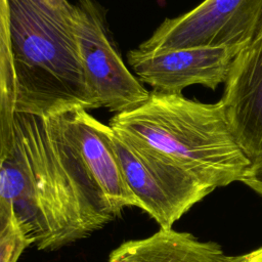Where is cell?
Instances as JSON below:
<instances>
[{"label":"cell","instance_id":"17","mask_svg":"<svg viewBox=\"0 0 262 262\" xmlns=\"http://www.w3.org/2000/svg\"><path fill=\"white\" fill-rule=\"evenodd\" d=\"M159 2H160L161 4H163V3H165V0H159Z\"/></svg>","mask_w":262,"mask_h":262},{"label":"cell","instance_id":"2","mask_svg":"<svg viewBox=\"0 0 262 262\" xmlns=\"http://www.w3.org/2000/svg\"><path fill=\"white\" fill-rule=\"evenodd\" d=\"M108 126L124 141L149 148L212 187L239 181L251 161L237 143L220 99L201 102L152 90Z\"/></svg>","mask_w":262,"mask_h":262},{"label":"cell","instance_id":"7","mask_svg":"<svg viewBox=\"0 0 262 262\" xmlns=\"http://www.w3.org/2000/svg\"><path fill=\"white\" fill-rule=\"evenodd\" d=\"M242 48L198 46L143 53L128 52V63L141 83L152 90L181 94L183 89L202 85L215 90L225 83L232 60Z\"/></svg>","mask_w":262,"mask_h":262},{"label":"cell","instance_id":"9","mask_svg":"<svg viewBox=\"0 0 262 262\" xmlns=\"http://www.w3.org/2000/svg\"><path fill=\"white\" fill-rule=\"evenodd\" d=\"M221 98L232 133L250 161L262 156V37L232 60Z\"/></svg>","mask_w":262,"mask_h":262},{"label":"cell","instance_id":"12","mask_svg":"<svg viewBox=\"0 0 262 262\" xmlns=\"http://www.w3.org/2000/svg\"><path fill=\"white\" fill-rule=\"evenodd\" d=\"M29 246L11 202L0 192V262H17Z\"/></svg>","mask_w":262,"mask_h":262},{"label":"cell","instance_id":"16","mask_svg":"<svg viewBox=\"0 0 262 262\" xmlns=\"http://www.w3.org/2000/svg\"><path fill=\"white\" fill-rule=\"evenodd\" d=\"M261 37H262V12H261V16H260V19H259V23H258V26H257V30H256V34H255L254 39H258V38H261Z\"/></svg>","mask_w":262,"mask_h":262},{"label":"cell","instance_id":"13","mask_svg":"<svg viewBox=\"0 0 262 262\" xmlns=\"http://www.w3.org/2000/svg\"><path fill=\"white\" fill-rule=\"evenodd\" d=\"M44 13L67 24H71L74 5L67 0H30Z\"/></svg>","mask_w":262,"mask_h":262},{"label":"cell","instance_id":"8","mask_svg":"<svg viewBox=\"0 0 262 262\" xmlns=\"http://www.w3.org/2000/svg\"><path fill=\"white\" fill-rule=\"evenodd\" d=\"M54 116L114 215H119L126 207H139L111 144L108 125L97 121L83 107H75Z\"/></svg>","mask_w":262,"mask_h":262},{"label":"cell","instance_id":"10","mask_svg":"<svg viewBox=\"0 0 262 262\" xmlns=\"http://www.w3.org/2000/svg\"><path fill=\"white\" fill-rule=\"evenodd\" d=\"M107 262H227V256L216 243L161 228L148 237L123 243Z\"/></svg>","mask_w":262,"mask_h":262},{"label":"cell","instance_id":"5","mask_svg":"<svg viewBox=\"0 0 262 262\" xmlns=\"http://www.w3.org/2000/svg\"><path fill=\"white\" fill-rule=\"evenodd\" d=\"M110 127V126H108ZM111 144L139 208L169 229L214 189L164 156L122 140L110 127Z\"/></svg>","mask_w":262,"mask_h":262},{"label":"cell","instance_id":"1","mask_svg":"<svg viewBox=\"0 0 262 262\" xmlns=\"http://www.w3.org/2000/svg\"><path fill=\"white\" fill-rule=\"evenodd\" d=\"M0 192L30 244L52 250L113 220L108 203L55 116L15 115L12 149L0 165Z\"/></svg>","mask_w":262,"mask_h":262},{"label":"cell","instance_id":"11","mask_svg":"<svg viewBox=\"0 0 262 262\" xmlns=\"http://www.w3.org/2000/svg\"><path fill=\"white\" fill-rule=\"evenodd\" d=\"M15 79L11 51L8 0H0V165L15 138Z\"/></svg>","mask_w":262,"mask_h":262},{"label":"cell","instance_id":"15","mask_svg":"<svg viewBox=\"0 0 262 262\" xmlns=\"http://www.w3.org/2000/svg\"><path fill=\"white\" fill-rule=\"evenodd\" d=\"M227 262H262V247L238 256H227Z\"/></svg>","mask_w":262,"mask_h":262},{"label":"cell","instance_id":"3","mask_svg":"<svg viewBox=\"0 0 262 262\" xmlns=\"http://www.w3.org/2000/svg\"><path fill=\"white\" fill-rule=\"evenodd\" d=\"M15 113L51 117L91 102L71 24L30 0H8Z\"/></svg>","mask_w":262,"mask_h":262},{"label":"cell","instance_id":"4","mask_svg":"<svg viewBox=\"0 0 262 262\" xmlns=\"http://www.w3.org/2000/svg\"><path fill=\"white\" fill-rule=\"evenodd\" d=\"M71 29L91 108L105 107L118 114L148 98L149 91L128 70L111 42L103 14L93 0H78L74 5Z\"/></svg>","mask_w":262,"mask_h":262},{"label":"cell","instance_id":"14","mask_svg":"<svg viewBox=\"0 0 262 262\" xmlns=\"http://www.w3.org/2000/svg\"><path fill=\"white\" fill-rule=\"evenodd\" d=\"M239 181L262 195V156L251 161Z\"/></svg>","mask_w":262,"mask_h":262},{"label":"cell","instance_id":"6","mask_svg":"<svg viewBox=\"0 0 262 262\" xmlns=\"http://www.w3.org/2000/svg\"><path fill=\"white\" fill-rule=\"evenodd\" d=\"M261 12L262 0H204L166 18L137 49L157 53L198 46L243 48L253 41Z\"/></svg>","mask_w":262,"mask_h":262}]
</instances>
